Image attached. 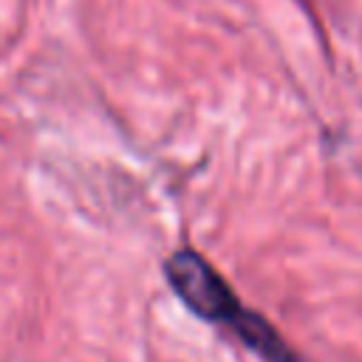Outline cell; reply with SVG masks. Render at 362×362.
Returning a JSON list of instances; mask_svg holds the SVG:
<instances>
[{"label":"cell","instance_id":"cell-1","mask_svg":"<svg viewBox=\"0 0 362 362\" xmlns=\"http://www.w3.org/2000/svg\"><path fill=\"white\" fill-rule=\"evenodd\" d=\"M164 277L195 317L232 331L263 362H305L263 314L240 303L226 277L195 249H175L164 260Z\"/></svg>","mask_w":362,"mask_h":362}]
</instances>
